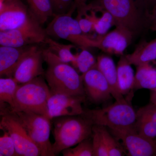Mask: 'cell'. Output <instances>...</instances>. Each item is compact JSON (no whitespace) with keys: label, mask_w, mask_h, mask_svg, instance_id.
<instances>
[{"label":"cell","mask_w":156,"mask_h":156,"mask_svg":"<svg viewBox=\"0 0 156 156\" xmlns=\"http://www.w3.org/2000/svg\"><path fill=\"white\" fill-rule=\"evenodd\" d=\"M125 56L130 64L136 66L155 61L156 60V37L150 41L140 44L133 53Z\"/></svg>","instance_id":"obj_21"},{"label":"cell","mask_w":156,"mask_h":156,"mask_svg":"<svg viewBox=\"0 0 156 156\" xmlns=\"http://www.w3.org/2000/svg\"><path fill=\"white\" fill-rule=\"evenodd\" d=\"M51 94L44 79L39 76L28 83L19 84L14 96V107L9 108L13 112H30L50 118L48 102Z\"/></svg>","instance_id":"obj_4"},{"label":"cell","mask_w":156,"mask_h":156,"mask_svg":"<svg viewBox=\"0 0 156 156\" xmlns=\"http://www.w3.org/2000/svg\"><path fill=\"white\" fill-rule=\"evenodd\" d=\"M74 0H51L54 16L65 14L73 5Z\"/></svg>","instance_id":"obj_31"},{"label":"cell","mask_w":156,"mask_h":156,"mask_svg":"<svg viewBox=\"0 0 156 156\" xmlns=\"http://www.w3.org/2000/svg\"><path fill=\"white\" fill-rule=\"evenodd\" d=\"M99 126V129L105 144L106 146L109 156H122L125 155L126 151L124 147L121 145L117 138L110 132L106 127Z\"/></svg>","instance_id":"obj_26"},{"label":"cell","mask_w":156,"mask_h":156,"mask_svg":"<svg viewBox=\"0 0 156 156\" xmlns=\"http://www.w3.org/2000/svg\"><path fill=\"white\" fill-rule=\"evenodd\" d=\"M116 27L113 30L97 39V48L105 53L121 56L133 37L128 31Z\"/></svg>","instance_id":"obj_15"},{"label":"cell","mask_w":156,"mask_h":156,"mask_svg":"<svg viewBox=\"0 0 156 156\" xmlns=\"http://www.w3.org/2000/svg\"><path fill=\"white\" fill-rule=\"evenodd\" d=\"M1 109V130L11 136L18 156H41V151L9 107Z\"/></svg>","instance_id":"obj_9"},{"label":"cell","mask_w":156,"mask_h":156,"mask_svg":"<svg viewBox=\"0 0 156 156\" xmlns=\"http://www.w3.org/2000/svg\"><path fill=\"white\" fill-rule=\"evenodd\" d=\"M43 50L35 45L31 46L13 73L12 77L18 84L28 83L44 74Z\"/></svg>","instance_id":"obj_11"},{"label":"cell","mask_w":156,"mask_h":156,"mask_svg":"<svg viewBox=\"0 0 156 156\" xmlns=\"http://www.w3.org/2000/svg\"><path fill=\"white\" fill-rule=\"evenodd\" d=\"M0 137V156H18L13 140L7 131Z\"/></svg>","instance_id":"obj_30"},{"label":"cell","mask_w":156,"mask_h":156,"mask_svg":"<svg viewBox=\"0 0 156 156\" xmlns=\"http://www.w3.org/2000/svg\"><path fill=\"white\" fill-rule=\"evenodd\" d=\"M19 84L13 77L0 79V108L9 106L14 107L15 93Z\"/></svg>","instance_id":"obj_23"},{"label":"cell","mask_w":156,"mask_h":156,"mask_svg":"<svg viewBox=\"0 0 156 156\" xmlns=\"http://www.w3.org/2000/svg\"><path fill=\"white\" fill-rule=\"evenodd\" d=\"M31 46L13 47L1 46L0 47V76L1 77H12L17 65L22 60Z\"/></svg>","instance_id":"obj_16"},{"label":"cell","mask_w":156,"mask_h":156,"mask_svg":"<svg viewBox=\"0 0 156 156\" xmlns=\"http://www.w3.org/2000/svg\"><path fill=\"white\" fill-rule=\"evenodd\" d=\"M145 1L146 2L147 4L151 11L152 9L153 8L154 6L156 4V0H145Z\"/></svg>","instance_id":"obj_35"},{"label":"cell","mask_w":156,"mask_h":156,"mask_svg":"<svg viewBox=\"0 0 156 156\" xmlns=\"http://www.w3.org/2000/svg\"><path fill=\"white\" fill-rule=\"evenodd\" d=\"M88 6L110 13L115 25L128 31L133 37L153 30L151 10L145 0H96Z\"/></svg>","instance_id":"obj_1"},{"label":"cell","mask_w":156,"mask_h":156,"mask_svg":"<svg viewBox=\"0 0 156 156\" xmlns=\"http://www.w3.org/2000/svg\"><path fill=\"white\" fill-rule=\"evenodd\" d=\"M151 62L136 66L134 90L144 89L152 91L156 89V66Z\"/></svg>","instance_id":"obj_20"},{"label":"cell","mask_w":156,"mask_h":156,"mask_svg":"<svg viewBox=\"0 0 156 156\" xmlns=\"http://www.w3.org/2000/svg\"><path fill=\"white\" fill-rule=\"evenodd\" d=\"M93 149V156H109L99 126L93 125L91 135Z\"/></svg>","instance_id":"obj_29"},{"label":"cell","mask_w":156,"mask_h":156,"mask_svg":"<svg viewBox=\"0 0 156 156\" xmlns=\"http://www.w3.org/2000/svg\"><path fill=\"white\" fill-rule=\"evenodd\" d=\"M29 9L42 25L54 15L51 0H27Z\"/></svg>","instance_id":"obj_24"},{"label":"cell","mask_w":156,"mask_h":156,"mask_svg":"<svg viewBox=\"0 0 156 156\" xmlns=\"http://www.w3.org/2000/svg\"><path fill=\"white\" fill-rule=\"evenodd\" d=\"M151 92L150 102L156 104V89Z\"/></svg>","instance_id":"obj_34"},{"label":"cell","mask_w":156,"mask_h":156,"mask_svg":"<svg viewBox=\"0 0 156 156\" xmlns=\"http://www.w3.org/2000/svg\"><path fill=\"white\" fill-rule=\"evenodd\" d=\"M30 14L21 0L0 2V31L18 28L26 22Z\"/></svg>","instance_id":"obj_13"},{"label":"cell","mask_w":156,"mask_h":156,"mask_svg":"<svg viewBox=\"0 0 156 156\" xmlns=\"http://www.w3.org/2000/svg\"><path fill=\"white\" fill-rule=\"evenodd\" d=\"M97 66L106 79L110 88L112 96L116 101L127 100L120 92L117 68L112 58L105 55L98 56L97 58Z\"/></svg>","instance_id":"obj_18"},{"label":"cell","mask_w":156,"mask_h":156,"mask_svg":"<svg viewBox=\"0 0 156 156\" xmlns=\"http://www.w3.org/2000/svg\"><path fill=\"white\" fill-rule=\"evenodd\" d=\"M118 140H122L123 146L131 156L155 155L156 139L147 138L138 134L134 128L108 129Z\"/></svg>","instance_id":"obj_10"},{"label":"cell","mask_w":156,"mask_h":156,"mask_svg":"<svg viewBox=\"0 0 156 156\" xmlns=\"http://www.w3.org/2000/svg\"><path fill=\"white\" fill-rule=\"evenodd\" d=\"M44 44L48 45V48L62 61L71 64L75 61L76 54H73L71 51L72 49L75 47V45L60 44L48 36L45 40Z\"/></svg>","instance_id":"obj_25"},{"label":"cell","mask_w":156,"mask_h":156,"mask_svg":"<svg viewBox=\"0 0 156 156\" xmlns=\"http://www.w3.org/2000/svg\"><path fill=\"white\" fill-rule=\"evenodd\" d=\"M88 11H91V14L88 16L94 23V30L98 34H105L112 26L115 25L113 17L108 11L99 9Z\"/></svg>","instance_id":"obj_22"},{"label":"cell","mask_w":156,"mask_h":156,"mask_svg":"<svg viewBox=\"0 0 156 156\" xmlns=\"http://www.w3.org/2000/svg\"><path fill=\"white\" fill-rule=\"evenodd\" d=\"M51 92L48 108L49 117L51 120L58 117L83 114L84 109L82 104L86 99Z\"/></svg>","instance_id":"obj_14"},{"label":"cell","mask_w":156,"mask_h":156,"mask_svg":"<svg viewBox=\"0 0 156 156\" xmlns=\"http://www.w3.org/2000/svg\"><path fill=\"white\" fill-rule=\"evenodd\" d=\"M131 65L125 55H121L117 68L119 89L124 96L131 94L134 90L135 75Z\"/></svg>","instance_id":"obj_19"},{"label":"cell","mask_w":156,"mask_h":156,"mask_svg":"<svg viewBox=\"0 0 156 156\" xmlns=\"http://www.w3.org/2000/svg\"><path fill=\"white\" fill-rule=\"evenodd\" d=\"M81 76L86 97L92 103L99 104L111 98L108 83L97 66Z\"/></svg>","instance_id":"obj_12"},{"label":"cell","mask_w":156,"mask_h":156,"mask_svg":"<svg viewBox=\"0 0 156 156\" xmlns=\"http://www.w3.org/2000/svg\"><path fill=\"white\" fill-rule=\"evenodd\" d=\"M11 111L16 116L38 147L41 156H55L53 144L50 139L52 120L44 115L34 113Z\"/></svg>","instance_id":"obj_7"},{"label":"cell","mask_w":156,"mask_h":156,"mask_svg":"<svg viewBox=\"0 0 156 156\" xmlns=\"http://www.w3.org/2000/svg\"><path fill=\"white\" fill-rule=\"evenodd\" d=\"M75 9L72 7L65 14L55 15L45 29L47 35L56 39L66 40L83 49L97 48V39L91 38L84 34L78 20L72 17Z\"/></svg>","instance_id":"obj_6"},{"label":"cell","mask_w":156,"mask_h":156,"mask_svg":"<svg viewBox=\"0 0 156 156\" xmlns=\"http://www.w3.org/2000/svg\"><path fill=\"white\" fill-rule=\"evenodd\" d=\"M153 23V30L156 31V4L151 11Z\"/></svg>","instance_id":"obj_32"},{"label":"cell","mask_w":156,"mask_h":156,"mask_svg":"<svg viewBox=\"0 0 156 156\" xmlns=\"http://www.w3.org/2000/svg\"><path fill=\"white\" fill-rule=\"evenodd\" d=\"M82 115L93 125L104 126L108 129L134 128L136 119V112L127 99L115 101L104 108L84 109Z\"/></svg>","instance_id":"obj_5"},{"label":"cell","mask_w":156,"mask_h":156,"mask_svg":"<svg viewBox=\"0 0 156 156\" xmlns=\"http://www.w3.org/2000/svg\"><path fill=\"white\" fill-rule=\"evenodd\" d=\"M33 14L22 26L11 30L0 31L1 46L22 47L44 43L48 36Z\"/></svg>","instance_id":"obj_8"},{"label":"cell","mask_w":156,"mask_h":156,"mask_svg":"<svg viewBox=\"0 0 156 156\" xmlns=\"http://www.w3.org/2000/svg\"><path fill=\"white\" fill-rule=\"evenodd\" d=\"M53 144L55 156L91 137L93 124L83 115L64 116L54 118Z\"/></svg>","instance_id":"obj_3"},{"label":"cell","mask_w":156,"mask_h":156,"mask_svg":"<svg viewBox=\"0 0 156 156\" xmlns=\"http://www.w3.org/2000/svg\"><path fill=\"white\" fill-rule=\"evenodd\" d=\"M5 1V0H0V2H4Z\"/></svg>","instance_id":"obj_36"},{"label":"cell","mask_w":156,"mask_h":156,"mask_svg":"<svg viewBox=\"0 0 156 156\" xmlns=\"http://www.w3.org/2000/svg\"><path fill=\"white\" fill-rule=\"evenodd\" d=\"M61 153L63 156H93L92 139L90 137L84 140L74 147L66 149Z\"/></svg>","instance_id":"obj_28"},{"label":"cell","mask_w":156,"mask_h":156,"mask_svg":"<svg viewBox=\"0 0 156 156\" xmlns=\"http://www.w3.org/2000/svg\"><path fill=\"white\" fill-rule=\"evenodd\" d=\"M72 66L79 72L83 74L97 66V59L88 50L84 49L76 54V59Z\"/></svg>","instance_id":"obj_27"},{"label":"cell","mask_w":156,"mask_h":156,"mask_svg":"<svg viewBox=\"0 0 156 156\" xmlns=\"http://www.w3.org/2000/svg\"><path fill=\"white\" fill-rule=\"evenodd\" d=\"M43 55L48 65L45 77L51 92L86 99L83 79L77 70L62 61L49 48L44 49Z\"/></svg>","instance_id":"obj_2"},{"label":"cell","mask_w":156,"mask_h":156,"mask_svg":"<svg viewBox=\"0 0 156 156\" xmlns=\"http://www.w3.org/2000/svg\"><path fill=\"white\" fill-rule=\"evenodd\" d=\"M155 156H156V154H155Z\"/></svg>","instance_id":"obj_37"},{"label":"cell","mask_w":156,"mask_h":156,"mask_svg":"<svg viewBox=\"0 0 156 156\" xmlns=\"http://www.w3.org/2000/svg\"><path fill=\"white\" fill-rule=\"evenodd\" d=\"M135 131L143 136L156 138V104L150 102L136 112Z\"/></svg>","instance_id":"obj_17"},{"label":"cell","mask_w":156,"mask_h":156,"mask_svg":"<svg viewBox=\"0 0 156 156\" xmlns=\"http://www.w3.org/2000/svg\"><path fill=\"white\" fill-rule=\"evenodd\" d=\"M88 0H74L73 7L75 9H78L87 5Z\"/></svg>","instance_id":"obj_33"}]
</instances>
